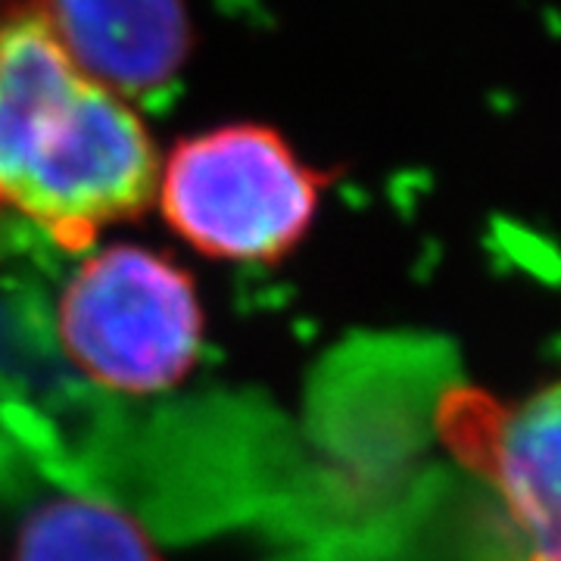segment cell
Segmentation results:
<instances>
[{"label": "cell", "mask_w": 561, "mask_h": 561, "mask_svg": "<svg viewBox=\"0 0 561 561\" xmlns=\"http://www.w3.org/2000/svg\"><path fill=\"white\" fill-rule=\"evenodd\" d=\"M162 153L135 103L81 72L32 0L0 7V213L60 250L157 206Z\"/></svg>", "instance_id": "6da1fadb"}, {"label": "cell", "mask_w": 561, "mask_h": 561, "mask_svg": "<svg viewBox=\"0 0 561 561\" xmlns=\"http://www.w3.org/2000/svg\"><path fill=\"white\" fill-rule=\"evenodd\" d=\"M328 172L262 122L181 138L160 165L157 206L172 234L209 260L278 262L319 219Z\"/></svg>", "instance_id": "7a4b0ae2"}, {"label": "cell", "mask_w": 561, "mask_h": 561, "mask_svg": "<svg viewBox=\"0 0 561 561\" xmlns=\"http://www.w3.org/2000/svg\"><path fill=\"white\" fill-rule=\"evenodd\" d=\"M57 334L91 381L157 393L201 359V294L191 272L165 253L140 243L98 247L62 284Z\"/></svg>", "instance_id": "3957f363"}, {"label": "cell", "mask_w": 561, "mask_h": 561, "mask_svg": "<svg viewBox=\"0 0 561 561\" xmlns=\"http://www.w3.org/2000/svg\"><path fill=\"white\" fill-rule=\"evenodd\" d=\"M437 421L449 449L496 486L527 561H561V381L512 405L446 393Z\"/></svg>", "instance_id": "277c9868"}, {"label": "cell", "mask_w": 561, "mask_h": 561, "mask_svg": "<svg viewBox=\"0 0 561 561\" xmlns=\"http://www.w3.org/2000/svg\"><path fill=\"white\" fill-rule=\"evenodd\" d=\"M81 72L122 98H150L194 54L187 0H32Z\"/></svg>", "instance_id": "5b68a950"}, {"label": "cell", "mask_w": 561, "mask_h": 561, "mask_svg": "<svg viewBox=\"0 0 561 561\" xmlns=\"http://www.w3.org/2000/svg\"><path fill=\"white\" fill-rule=\"evenodd\" d=\"M13 561H162L135 518L103 500L60 496L22 524Z\"/></svg>", "instance_id": "8992f818"}]
</instances>
